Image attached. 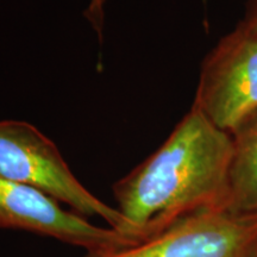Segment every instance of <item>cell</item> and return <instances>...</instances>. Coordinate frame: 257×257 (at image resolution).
<instances>
[{
  "label": "cell",
  "instance_id": "1",
  "mask_svg": "<svg viewBox=\"0 0 257 257\" xmlns=\"http://www.w3.org/2000/svg\"><path fill=\"white\" fill-rule=\"evenodd\" d=\"M233 140L192 106L155 153L114 182L115 208L137 242L181 218L227 208Z\"/></svg>",
  "mask_w": 257,
  "mask_h": 257
},
{
  "label": "cell",
  "instance_id": "2",
  "mask_svg": "<svg viewBox=\"0 0 257 257\" xmlns=\"http://www.w3.org/2000/svg\"><path fill=\"white\" fill-rule=\"evenodd\" d=\"M0 178L46 193L63 206L135 239L117 208L96 198L74 175L59 148L36 126L22 120H0Z\"/></svg>",
  "mask_w": 257,
  "mask_h": 257
},
{
  "label": "cell",
  "instance_id": "3",
  "mask_svg": "<svg viewBox=\"0 0 257 257\" xmlns=\"http://www.w3.org/2000/svg\"><path fill=\"white\" fill-rule=\"evenodd\" d=\"M193 106L231 136L257 114V31L240 23L212 49Z\"/></svg>",
  "mask_w": 257,
  "mask_h": 257
},
{
  "label": "cell",
  "instance_id": "4",
  "mask_svg": "<svg viewBox=\"0 0 257 257\" xmlns=\"http://www.w3.org/2000/svg\"><path fill=\"white\" fill-rule=\"evenodd\" d=\"M257 217L227 208L188 214L141 242L82 257H256Z\"/></svg>",
  "mask_w": 257,
  "mask_h": 257
},
{
  "label": "cell",
  "instance_id": "5",
  "mask_svg": "<svg viewBox=\"0 0 257 257\" xmlns=\"http://www.w3.org/2000/svg\"><path fill=\"white\" fill-rule=\"evenodd\" d=\"M0 230L24 231L85 250L107 251L135 244L110 226H99L46 193L0 178Z\"/></svg>",
  "mask_w": 257,
  "mask_h": 257
},
{
  "label": "cell",
  "instance_id": "6",
  "mask_svg": "<svg viewBox=\"0 0 257 257\" xmlns=\"http://www.w3.org/2000/svg\"><path fill=\"white\" fill-rule=\"evenodd\" d=\"M232 140L227 210L257 217V114L232 135Z\"/></svg>",
  "mask_w": 257,
  "mask_h": 257
},
{
  "label": "cell",
  "instance_id": "7",
  "mask_svg": "<svg viewBox=\"0 0 257 257\" xmlns=\"http://www.w3.org/2000/svg\"><path fill=\"white\" fill-rule=\"evenodd\" d=\"M106 0H91L85 11V17L93 25L98 34L102 32L104 25V8Z\"/></svg>",
  "mask_w": 257,
  "mask_h": 257
},
{
  "label": "cell",
  "instance_id": "8",
  "mask_svg": "<svg viewBox=\"0 0 257 257\" xmlns=\"http://www.w3.org/2000/svg\"><path fill=\"white\" fill-rule=\"evenodd\" d=\"M244 25L257 31V0H249L246 6L245 18L242 22Z\"/></svg>",
  "mask_w": 257,
  "mask_h": 257
},
{
  "label": "cell",
  "instance_id": "9",
  "mask_svg": "<svg viewBox=\"0 0 257 257\" xmlns=\"http://www.w3.org/2000/svg\"><path fill=\"white\" fill-rule=\"evenodd\" d=\"M256 257H257V256H256Z\"/></svg>",
  "mask_w": 257,
  "mask_h": 257
}]
</instances>
